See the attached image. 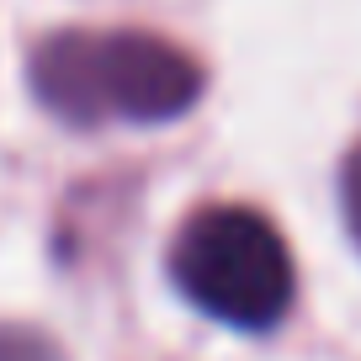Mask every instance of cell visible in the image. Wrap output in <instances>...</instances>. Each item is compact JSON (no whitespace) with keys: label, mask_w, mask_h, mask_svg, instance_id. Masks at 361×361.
<instances>
[{"label":"cell","mask_w":361,"mask_h":361,"mask_svg":"<svg viewBox=\"0 0 361 361\" xmlns=\"http://www.w3.org/2000/svg\"><path fill=\"white\" fill-rule=\"evenodd\" d=\"M32 90L80 128L170 123L197 102L202 75L176 43L149 32H59L32 59Z\"/></svg>","instance_id":"obj_1"},{"label":"cell","mask_w":361,"mask_h":361,"mask_svg":"<svg viewBox=\"0 0 361 361\" xmlns=\"http://www.w3.org/2000/svg\"><path fill=\"white\" fill-rule=\"evenodd\" d=\"M170 276L202 314L234 329H271L293 303V255L250 207H202L170 250Z\"/></svg>","instance_id":"obj_2"},{"label":"cell","mask_w":361,"mask_h":361,"mask_svg":"<svg viewBox=\"0 0 361 361\" xmlns=\"http://www.w3.org/2000/svg\"><path fill=\"white\" fill-rule=\"evenodd\" d=\"M340 202H345V224H350V234H356V245H361V144L350 149L345 170H340Z\"/></svg>","instance_id":"obj_3"},{"label":"cell","mask_w":361,"mask_h":361,"mask_svg":"<svg viewBox=\"0 0 361 361\" xmlns=\"http://www.w3.org/2000/svg\"><path fill=\"white\" fill-rule=\"evenodd\" d=\"M0 361H59L48 350V340L22 335V329H0Z\"/></svg>","instance_id":"obj_4"}]
</instances>
